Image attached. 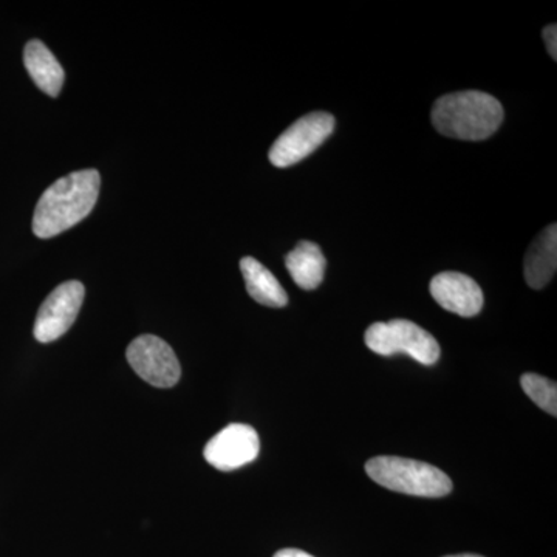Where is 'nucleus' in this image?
Here are the masks:
<instances>
[{"label":"nucleus","instance_id":"1","mask_svg":"<svg viewBox=\"0 0 557 557\" xmlns=\"http://www.w3.org/2000/svg\"><path fill=\"white\" fill-rule=\"evenodd\" d=\"M100 172H72L54 182L40 197L33 215V233L50 239L78 225L94 211L100 196Z\"/></svg>","mask_w":557,"mask_h":557},{"label":"nucleus","instance_id":"2","mask_svg":"<svg viewBox=\"0 0 557 557\" xmlns=\"http://www.w3.org/2000/svg\"><path fill=\"white\" fill-rule=\"evenodd\" d=\"M504 123V108L485 91L445 95L432 108V124L445 137L480 141L496 134Z\"/></svg>","mask_w":557,"mask_h":557},{"label":"nucleus","instance_id":"3","mask_svg":"<svg viewBox=\"0 0 557 557\" xmlns=\"http://www.w3.org/2000/svg\"><path fill=\"white\" fill-rule=\"evenodd\" d=\"M366 472L379 485L409 496L437 498L453 491V480L442 469L410 458L375 457L366 463Z\"/></svg>","mask_w":557,"mask_h":557},{"label":"nucleus","instance_id":"4","mask_svg":"<svg viewBox=\"0 0 557 557\" xmlns=\"http://www.w3.org/2000/svg\"><path fill=\"white\" fill-rule=\"evenodd\" d=\"M364 341L381 357L405 354L423 366H434L442 354L437 339L408 319L376 322L366 330Z\"/></svg>","mask_w":557,"mask_h":557},{"label":"nucleus","instance_id":"5","mask_svg":"<svg viewBox=\"0 0 557 557\" xmlns=\"http://www.w3.org/2000/svg\"><path fill=\"white\" fill-rule=\"evenodd\" d=\"M335 119L327 112L302 116L274 141L270 161L276 168H289L313 153L333 134Z\"/></svg>","mask_w":557,"mask_h":557},{"label":"nucleus","instance_id":"6","mask_svg":"<svg viewBox=\"0 0 557 557\" xmlns=\"http://www.w3.org/2000/svg\"><path fill=\"white\" fill-rule=\"evenodd\" d=\"M127 361L135 373L156 387H172L182 376L177 355L159 336L143 335L132 341L126 351Z\"/></svg>","mask_w":557,"mask_h":557},{"label":"nucleus","instance_id":"7","mask_svg":"<svg viewBox=\"0 0 557 557\" xmlns=\"http://www.w3.org/2000/svg\"><path fill=\"white\" fill-rule=\"evenodd\" d=\"M86 289L78 281H69L50 293L49 298L44 300L36 317L35 338L39 343H53L69 332L73 322L78 318L83 307Z\"/></svg>","mask_w":557,"mask_h":557},{"label":"nucleus","instance_id":"8","mask_svg":"<svg viewBox=\"0 0 557 557\" xmlns=\"http://www.w3.org/2000/svg\"><path fill=\"white\" fill-rule=\"evenodd\" d=\"M259 450V435L255 428L234 423L209 440L203 454L211 467L228 472L255 461Z\"/></svg>","mask_w":557,"mask_h":557},{"label":"nucleus","instance_id":"9","mask_svg":"<svg viewBox=\"0 0 557 557\" xmlns=\"http://www.w3.org/2000/svg\"><path fill=\"white\" fill-rule=\"evenodd\" d=\"M431 295L440 307L461 318L478 317L485 300L478 282L456 271H446L432 278Z\"/></svg>","mask_w":557,"mask_h":557},{"label":"nucleus","instance_id":"10","mask_svg":"<svg viewBox=\"0 0 557 557\" xmlns=\"http://www.w3.org/2000/svg\"><path fill=\"white\" fill-rule=\"evenodd\" d=\"M24 64L28 75L44 94L57 98L64 86V69L46 44L33 39L25 46Z\"/></svg>","mask_w":557,"mask_h":557},{"label":"nucleus","instance_id":"11","mask_svg":"<svg viewBox=\"0 0 557 557\" xmlns=\"http://www.w3.org/2000/svg\"><path fill=\"white\" fill-rule=\"evenodd\" d=\"M557 269V226L549 225L539 234L525 256V281L531 288L541 289L552 281Z\"/></svg>","mask_w":557,"mask_h":557},{"label":"nucleus","instance_id":"12","mask_svg":"<svg viewBox=\"0 0 557 557\" xmlns=\"http://www.w3.org/2000/svg\"><path fill=\"white\" fill-rule=\"evenodd\" d=\"M240 271L244 274L248 295L260 306L271 307V309H282V307L287 306V292L278 284L276 276L267 267H263L259 260L255 258L242 259Z\"/></svg>","mask_w":557,"mask_h":557},{"label":"nucleus","instance_id":"13","mask_svg":"<svg viewBox=\"0 0 557 557\" xmlns=\"http://www.w3.org/2000/svg\"><path fill=\"white\" fill-rule=\"evenodd\" d=\"M285 265L296 285L310 292L318 288L324 281L327 260L317 244L302 240L299 242L298 247L288 252Z\"/></svg>","mask_w":557,"mask_h":557},{"label":"nucleus","instance_id":"14","mask_svg":"<svg viewBox=\"0 0 557 557\" xmlns=\"http://www.w3.org/2000/svg\"><path fill=\"white\" fill-rule=\"evenodd\" d=\"M523 392L533 399L534 405L549 413L557 416V386L555 381L539 376L536 373H527L520 380Z\"/></svg>","mask_w":557,"mask_h":557},{"label":"nucleus","instance_id":"15","mask_svg":"<svg viewBox=\"0 0 557 557\" xmlns=\"http://www.w3.org/2000/svg\"><path fill=\"white\" fill-rule=\"evenodd\" d=\"M544 40L547 44L549 57L557 60V27L556 24L548 25L544 30Z\"/></svg>","mask_w":557,"mask_h":557},{"label":"nucleus","instance_id":"16","mask_svg":"<svg viewBox=\"0 0 557 557\" xmlns=\"http://www.w3.org/2000/svg\"><path fill=\"white\" fill-rule=\"evenodd\" d=\"M273 557H314L309 555V553L302 552V549L296 548H285L277 552Z\"/></svg>","mask_w":557,"mask_h":557},{"label":"nucleus","instance_id":"17","mask_svg":"<svg viewBox=\"0 0 557 557\" xmlns=\"http://www.w3.org/2000/svg\"><path fill=\"white\" fill-rule=\"evenodd\" d=\"M445 557H483L480 555H468V553H465V555H454V556H445Z\"/></svg>","mask_w":557,"mask_h":557}]
</instances>
